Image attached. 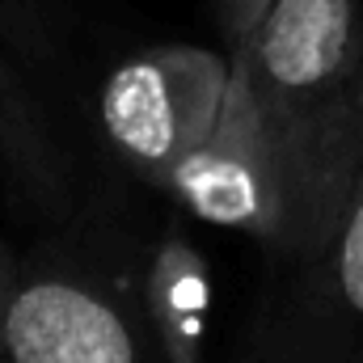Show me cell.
<instances>
[{"label": "cell", "mask_w": 363, "mask_h": 363, "mask_svg": "<svg viewBox=\"0 0 363 363\" xmlns=\"http://www.w3.org/2000/svg\"><path fill=\"white\" fill-rule=\"evenodd\" d=\"M271 4L274 0H220V26H224L228 47H241L258 30V21L267 17Z\"/></svg>", "instance_id": "obj_8"}, {"label": "cell", "mask_w": 363, "mask_h": 363, "mask_svg": "<svg viewBox=\"0 0 363 363\" xmlns=\"http://www.w3.org/2000/svg\"><path fill=\"white\" fill-rule=\"evenodd\" d=\"M140 300H144L161 363H203L211 274L203 254L182 233L161 237V245L152 250Z\"/></svg>", "instance_id": "obj_6"}, {"label": "cell", "mask_w": 363, "mask_h": 363, "mask_svg": "<svg viewBox=\"0 0 363 363\" xmlns=\"http://www.w3.org/2000/svg\"><path fill=\"white\" fill-rule=\"evenodd\" d=\"M233 55L211 47L165 43L123 60L97 93V127L110 152L144 182L161 186L165 174L211 131Z\"/></svg>", "instance_id": "obj_3"}, {"label": "cell", "mask_w": 363, "mask_h": 363, "mask_svg": "<svg viewBox=\"0 0 363 363\" xmlns=\"http://www.w3.org/2000/svg\"><path fill=\"white\" fill-rule=\"evenodd\" d=\"M254 93L283 182L274 262L313 254L363 174V0H274L228 51Z\"/></svg>", "instance_id": "obj_1"}, {"label": "cell", "mask_w": 363, "mask_h": 363, "mask_svg": "<svg viewBox=\"0 0 363 363\" xmlns=\"http://www.w3.org/2000/svg\"><path fill=\"white\" fill-rule=\"evenodd\" d=\"M161 190H169L182 207L220 228L250 233L271 250L283 233V182L274 161L271 135L254 106L245 68L233 60L224 106L211 131L165 174Z\"/></svg>", "instance_id": "obj_5"}, {"label": "cell", "mask_w": 363, "mask_h": 363, "mask_svg": "<svg viewBox=\"0 0 363 363\" xmlns=\"http://www.w3.org/2000/svg\"><path fill=\"white\" fill-rule=\"evenodd\" d=\"M0 174L13 178L34 203H68V161L34 106L30 85L13 72L0 51Z\"/></svg>", "instance_id": "obj_7"}, {"label": "cell", "mask_w": 363, "mask_h": 363, "mask_svg": "<svg viewBox=\"0 0 363 363\" xmlns=\"http://www.w3.org/2000/svg\"><path fill=\"white\" fill-rule=\"evenodd\" d=\"M0 363H161V355L140 296L68 262H21L0 308Z\"/></svg>", "instance_id": "obj_4"}, {"label": "cell", "mask_w": 363, "mask_h": 363, "mask_svg": "<svg viewBox=\"0 0 363 363\" xmlns=\"http://www.w3.org/2000/svg\"><path fill=\"white\" fill-rule=\"evenodd\" d=\"M21 271V258L0 241V308H4V296H9V287H13V279Z\"/></svg>", "instance_id": "obj_9"}, {"label": "cell", "mask_w": 363, "mask_h": 363, "mask_svg": "<svg viewBox=\"0 0 363 363\" xmlns=\"http://www.w3.org/2000/svg\"><path fill=\"white\" fill-rule=\"evenodd\" d=\"M237 363H363V174L334 233L274 262Z\"/></svg>", "instance_id": "obj_2"}]
</instances>
